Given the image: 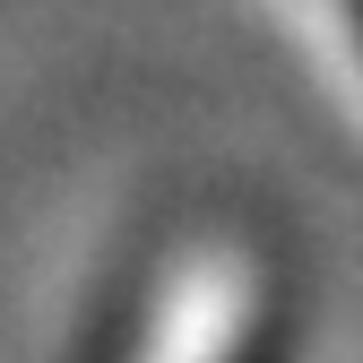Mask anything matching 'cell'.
<instances>
[{
	"label": "cell",
	"instance_id": "1",
	"mask_svg": "<svg viewBox=\"0 0 363 363\" xmlns=\"http://www.w3.org/2000/svg\"><path fill=\"white\" fill-rule=\"evenodd\" d=\"M354 26H363V0H354Z\"/></svg>",
	"mask_w": 363,
	"mask_h": 363
}]
</instances>
